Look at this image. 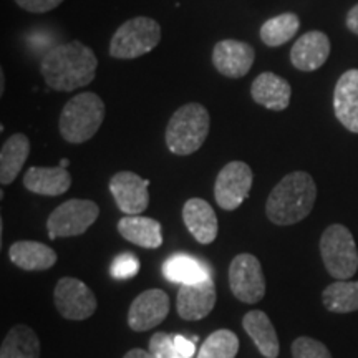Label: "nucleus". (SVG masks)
<instances>
[{
  "label": "nucleus",
  "instance_id": "obj_16",
  "mask_svg": "<svg viewBox=\"0 0 358 358\" xmlns=\"http://www.w3.org/2000/svg\"><path fill=\"white\" fill-rule=\"evenodd\" d=\"M334 111L348 131L358 134V70H348L338 78L334 92Z\"/></svg>",
  "mask_w": 358,
  "mask_h": 358
},
{
  "label": "nucleus",
  "instance_id": "obj_19",
  "mask_svg": "<svg viewBox=\"0 0 358 358\" xmlns=\"http://www.w3.org/2000/svg\"><path fill=\"white\" fill-rule=\"evenodd\" d=\"M24 186L34 194L60 196L71 186V174L64 166H32L24 174Z\"/></svg>",
  "mask_w": 358,
  "mask_h": 358
},
{
  "label": "nucleus",
  "instance_id": "obj_21",
  "mask_svg": "<svg viewBox=\"0 0 358 358\" xmlns=\"http://www.w3.org/2000/svg\"><path fill=\"white\" fill-rule=\"evenodd\" d=\"M243 327L245 334L252 338L254 345L266 358L279 357L280 343L277 332L272 325L271 319L266 312L262 310H250L244 315Z\"/></svg>",
  "mask_w": 358,
  "mask_h": 358
},
{
  "label": "nucleus",
  "instance_id": "obj_1",
  "mask_svg": "<svg viewBox=\"0 0 358 358\" xmlns=\"http://www.w3.org/2000/svg\"><path fill=\"white\" fill-rule=\"evenodd\" d=\"M98 58L92 48L78 40L60 43L45 53L40 73L52 90L73 92L95 80Z\"/></svg>",
  "mask_w": 358,
  "mask_h": 358
},
{
  "label": "nucleus",
  "instance_id": "obj_15",
  "mask_svg": "<svg viewBox=\"0 0 358 358\" xmlns=\"http://www.w3.org/2000/svg\"><path fill=\"white\" fill-rule=\"evenodd\" d=\"M330 55V40L320 30L303 34L290 50V62L297 70L313 71L325 65Z\"/></svg>",
  "mask_w": 358,
  "mask_h": 358
},
{
  "label": "nucleus",
  "instance_id": "obj_24",
  "mask_svg": "<svg viewBox=\"0 0 358 358\" xmlns=\"http://www.w3.org/2000/svg\"><path fill=\"white\" fill-rule=\"evenodd\" d=\"M163 272L168 280L181 285L198 284V282L211 279L209 267L199 259L187 256V254H173L171 257H168L163 266Z\"/></svg>",
  "mask_w": 358,
  "mask_h": 358
},
{
  "label": "nucleus",
  "instance_id": "obj_13",
  "mask_svg": "<svg viewBox=\"0 0 358 358\" xmlns=\"http://www.w3.org/2000/svg\"><path fill=\"white\" fill-rule=\"evenodd\" d=\"M169 313V297L164 290L150 289L134 299L128 310V325L134 332L155 329Z\"/></svg>",
  "mask_w": 358,
  "mask_h": 358
},
{
  "label": "nucleus",
  "instance_id": "obj_35",
  "mask_svg": "<svg viewBox=\"0 0 358 358\" xmlns=\"http://www.w3.org/2000/svg\"><path fill=\"white\" fill-rule=\"evenodd\" d=\"M123 358H155V357L151 355L150 350H141V348H133V350H129Z\"/></svg>",
  "mask_w": 358,
  "mask_h": 358
},
{
  "label": "nucleus",
  "instance_id": "obj_25",
  "mask_svg": "<svg viewBox=\"0 0 358 358\" xmlns=\"http://www.w3.org/2000/svg\"><path fill=\"white\" fill-rule=\"evenodd\" d=\"M0 358H40V340L29 325H15L3 338Z\"/></svg>",
  "mask_w": 358,
  "mask_h": 358
},
{
  "label": "nucleus",
  "instance_id": "obj_36",
  "mask_svg": "<svg viewBox=\"0 0 358 358\" xmlns=\"http://www.w3.org/2000/svg\"><path fill=\"white\" fill-rule=\"evenodd\" d=\"M0 95H3V92H6V75H3V70L0 71Z\"/></svg>",
  "mask_w": 358,
  "mask_h": 358
},
{
  "label": "nucleus",
  "instance_id": "obj_30",
  "mask_svg": "<svg viewBox=\"0 0 358 358\" xmlns=\"http://www.w3.org/2000/svg\"><path fill=\"white\" fill-rule=\"evenodd\" d=\"M140 268L141 264L138 257L133 256L131 252H124L115 257L113 264H111V275L118 280H128L133 279L140 272Z\"/></svg>",
  "mask_w": 358,
  "mask_h": 358
},
{
  "label": "nucleus",
  "instance_id": "obj_14",
  "mask_svg": "<svg viewBox=\"0 0 358 358\" xmlns=\"http://www.w3.org/2000/svg\"><path fill=\"white\" fill-rule=\"evenodd\" d=\"M216 285L213 279L181 285L178 292V313L185 320H201L216 306Z\"/></svg>",
  "mask_w": 358,
  "mask_h": 358
},
{
  "label": "nucleus",
  "instance_id": "obj_17",
  "mask_svg": "<svg viewBox=\"0 0 358 358\" xmlns=\"http://www.w3.org/2000/svg\"><path fill=\"white\" fill-rule=\"evenodd\" d=\"M182 221L199 244H211L217 237V217L208 201L201 198L187 199L182 206Z\"/></svg>",
  "mask_w": 358,
  "mask_h": 358
},
{
  "label": "nucleus",
  "instance_id": "obj_2",
  "mask_svg": "<svg viewBox=\"0 0 358 358\" xmlns=\"http://www.w3.org/2000/svg\"><path fill=\"white\" fill-rule=\"evenodd\" d=\"M317 186L310 174L294 171L277 182L266 203L267 219L275 226H292L312 213Z\"/></svg>",
  "mask_w": 358,
  "mask_h": 358
},
{
  "label": "nucleus",
  "instance_id": "obj_18",
  "mask_svg": "<svg viewBox=\"0 0 358 358\" xmlns=\"http://www.w3.org/2000/svg\"><path fill=\"white\" fill-rule=\"evenodd\" d=\"M250 95L257 105L272 111H282L289 106L292 88L285 78L272 71H264L250 85Z\"/></svg>",
  "mask_w": 358,
  "mask_h": 358
},
{
  "label": "nucleus",
  "instance_id": "obj_27",
  "mask_svg": "<svg viewBox=\"0 0 358 358\" xmlns=\"http://www.w3.org/2000/svg\"><path fill=\"white\" fill-rule=\"evenodd\" d=\"M299 29H301L299 17L292 12H285L264 22L259 35L267 47H280L294 38Z\"/></svg>",
  "mask_w": 358,
  "mask_h": 358
},
{
  "label": "nucleus",
  "instance_id": "obj_12",
  "mask_svg": "<svg viewBox=\"0 0 358 358\" xmlns=\"http://www.w3.org/2000/svg\"><path fill=\"white\" fill-rule=\"evenodd\" d=\"M256 60V50L248 42L236 38L221 40L214 45L213 65L222 77L243 78L252 69Z\"/></svg>",
  "mask_w": 358,
  "mask_h": 358
},
{
  "label": "nucleus",
  "instance_id": "obj_6",
  "mask_svg": "<svg viewBox=\"0 0 358 358\" xmlns=\"http://www.w3.org/2000/svg\"><path fill=\"white\" fill-rule=\"evenodd\" d=\"M161 42V25L150 17H134L116 29L110 42V55L133 60L153 52Z\"/></svg>",
  "mask_w": 358,
  "mask_h": 358
},
{
  "label": "nucleus",
  "instance_id": "obj_32",
  "mask_svg": "<svg viewBox=\"0 0 358 358\" xmlns=\"http://www.w3.org/2000/svg\"><path fill=\"white\" fill-rule=\"evenodd\" d=\"M20 8L32 13H45L60 6L64 0H13Z\"/></svg>",
  "mask_w": 358,
  "mask_h": 358
},
{
  "label": "nucleus",
  "instance_id": "obj_37",
  "mask_svg": "<svg viewBox=\"0 0 358 358\" xmlns=\"http://www.w3.org/2000/svg\"><path fill=\"white\" fill-rule=\"evenodd\" d=\"M60 166H64V168H66V166H69V159H62Z\"/></svg>",
  "mask_w": 358,
  "mask_h": 358
},
{
  "label": "nucleus",
  "instance_id": "obj_28",
  "mask_svg": "<svg viewBox=\"0 0 358 358\" xmlns=\"http://www.w3.org/2000/svg\"><path fill=\"white\" fill-rule=\"evenodd\" d=\"M239 352V338L231 330H216L204 340L196 358H236Z\"/></svg>",
  "mask_w": 358,
  "mask_h": 358
},
{
  "label": "nucleus",
  "instance_id": "obj_20",
  "mask_svg": "<svg viewBox=\"0 0 358 358\" xmlns=\"http://www.w3.org/2000/svg\"><path fill=\"white\" fill-rule=\"evenodd\" d=\"M8 257L22 271L40 272L55 266L57 252L37 241H19L8 249Z\"/></svg>",
  "mask_w": 358,
  "mask_h": 358
},
{
  "label": "nucleus",
  "instance_id": "obj_8",
  "mask_svg": "<svg viewBox=\"0 0 358 358\" xmlns=\"http://www.w3.org/2000/svg\"><path fill=\"white\" fill-rule=\"evenodd\" d=\"M252 169L244 161H231L219 171L214 185V198L224 211H234L249 198Z\"/></svg>",
  "mask_w": 358,
  "mask_h": 358
},
{
  "label": "nucleus",
  "instance_id": "obj_5",
  "mask_svg": "<svg viewBox=\"0 0 358 358\" xmlns=\"http://www.w3.org/2000/svg\"><path fill=\"white\" fill-rule=\"evenodd\" d=\"M320 256L330 275L352 279L358 271V250L353 234L343 224H332L320 237Z\"/></svg>",
  "mask_w": 358,
  "mask_h": 358
},
{
  "label": "nucleus",
  "instance_id": "obj_7",
  "mask_svg": "<svg viewBox=\"0 0 358 358\" xmlns=\"http://www.w3.org/2000/svg\"><path fill=\"white\" fill-rule=\"evenodd\" d=\"M100 208L90 199H70L60 204L47 219L50 239L82 236L95 224Z\"/></svg>",
  "mask_w": 358,
  "mask_h": 358
},
{
  "label": "nucleus",
  "instance_id": "obj_22",
  "mask_svg": "<svg viewBox=\"0 0 358 358\" xmlns=\"http://www.w3.org/2000/svg\"><path fill=\"white\" fill-rule=\"evenodd\" d=\"M118 232L131 244L145 249H158L163 244L161 224L145 216H124L118 221Z\"/></svg>",
  "mask_w": 358,
  "mask_h": 358
},
{
  "label": "nucleus",
  "instance_id": "obj_23",
  "mask_svg": "<svg viewBox=\"0 0 358 358\" xmlns=\"http://www.w3.org/2000/svg\"><path fill=\"white\" fill-rule=\"evenodd\" d=\"M30 155V140L24 133L12 134L0 151V182L8 186L15 181Z\"/></svg>",
  "mask_w": 358,
  "mask_h": 358
},
{
  "label": "nucleus",
  "instance_id": "obj_33",
  "mask_svg": "<svg viewBox=\"0 0 358 358\" xmlns=\"http://www.w3.org/2000/svg\"><path fill=\"white\" fill-rule=\"evenodd\" d=\"M173 342H174V347H176V350L181 353L182 357L194 358V353H196L194 340L187 338V337H185V335H174Z\"/></svg>",
  "mask_w": 358,
  "mask_h": 358
},
{
  "label": "nucleus",
  "instance_id": "obj_26",
  "mask_svg": "<svg viewBox=\"0 0 358 358\" xmlns=\"http://www.w3.org/2000/svg\"><path fill=\"white\" fill-rule=\"evenodd\" d=\"M325 308L334 313H350L358 310V280H337L327 285L322 292Z\"/></svg>",
  "mask_w": 358,
  "mask_h": 358
},
{
  "label": "nucleus",
  "instance_id": "obj_11",
  "mask_svg": "<svg viewBox=\"0 0 358 358\" xmlns=\"http://www.w3.org/2000/svg\"><path fill=\"white\" fill-rule=\"evenodd\" d=\"M150 181L133 171H120L110 179V191L124 216H140L150 206Z\"/></svg>",
  "mask_w": 358,
  "mask_h": 358
},
{
  "label": "nucleus",
  "instance_id": "obj_34",
  "mask_svg": "<svg viewBox=\"0 0 358 358\" xmlns=\"http://www.w3.org/2000/svg\"><path fill=\"white\" fill-rule=\"evenodd\" d=\"M347 27L352 34L358 35V3L347 13Z\"/></svg>",
  "mask_w": 358,
  "mask_h": 358
},
{
  "label": "nucleus",
  "instance_id": "obj_4",
  "mask_svg": "<svg viewBox=\"0 0 358 358\" xmlns=\"http://www.w3.org/2000/svg\"><path fill=\"white\" fill-rule=\"evenodd\" d=\"M103 120L105 103L96 93L83 92L66 101L58 120V129L66 143L82 145L95 136Z\"/></svg>",
  "mask_w": 358,
  "mask_h": 358
},
{
  "label": "nucleus",
  "instance_id": "obj_31",
  "mask_svg": "<svg viewBox=\"0 0 358 358\" xmlns=\"http://www.w3.org/2000/svg\"><path fill=\"white\" fill-rule=\"evenodd\" d=\"M173 337L174 335L164 332L155 334L150 340V348H148V350H150V353L155 358H186L176 350Z\"/></svg>",
  "mask_w": 358,
  "mask_h": 358
},
{
  "label": "nucleus",
  "instance_id": "obj_29",
  "mask_svg": "<svg viewBox=\"0 0 358 358\" xmlns=\"http://www.w3.org/2000/svg\"><path fill=\"white\" fill-rule=\"evenodd\" d=\"M294 358H332L329 348L312 337H299L292 343Z\"/></svg>",
  "mask_w": 358,
  "mask_h": 358
},
{
  "label": "nucleus",
  "instance_id": "obj_3",
  "mask_svg": "<svg viewBox=\"0 0 358 358\" xmlns=\"http://www.w3.org/2000/svg\"><path fill=\"white\" fill-rule=\"evenodd\" d=\"M211 118L201 103H186L174 111L164 133L168 150L173 155L187 156L204 145L209 134Z\"/></svg>",
  "mask_w": 358,
  "mask_h": 358
},
{
  "label": "nucleus",
  "instance_id": "obj_10",
  "mask_svg": "<svg viewBox=\"0 0 358 358\" xmlns=\"http://www.w3.org/2000/svg\"><path fill=\"white\" fill-rule=\"evenodd\" d=\"M55 307L66 320L90 319L96 310V297L87 284L75 277H64L55 285Z\"/></svg>",
  "mask_w": 358,
  "mask_h": 358
},
{
  "label": "nucleus",
  "instance_id": "obj_9",
  "mask_svg": "<svg viewBox=\"0 0 358 358\" xmlns=\"http://www.w3.org/2000/svg\"><path fill=\"white\" fill-rule=\"evenodd\" d=\"M229 285L237 301L257 303L266 295V279L262 266L252 254H239L229 266Z\"/></svg>",
  "mask_w": 358,
  "mask_h": 358
}]
</instances>
